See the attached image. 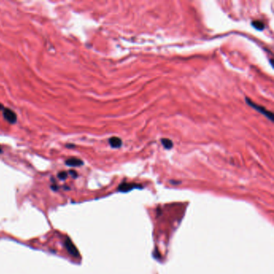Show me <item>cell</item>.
Returning a JSON list of instances; mask_svg holds the SVG:
<instances>
[{"mask_svg": "<svg viewBox=\"0 0 274 274\" xmlns=\"http://www.w3.org/2000/svg\"><path fill=\"white\" fill-rule=\"evenodd\" d=\"M65 244V247L67 248V250L69 253V254L73 256H75V257H78L79 256V252L77 251V248L75 247V245L73 244V243L69 239H67V240L64 243Z\"/></svg>", "mask_w": 274, "mask_h": 274, "instance_id": "cell-3", "label": "cell"}, {"mask_svg": "<svg viewBox=\"0 0 274 274\" xmlns=\"http://www.w3.org/2000/svg\"><path fill=\"white\" fill-rule=\"evenodd\" d=\"M2 114H3V117L5 120H7L11 124H14L16 122L17 116L11 109L4 108V109L2 110Z\"/></svg>", "mask_w": 274, "mask_h": 274, "instance_id": "cell-2", "label": "cell"}, {"mask_svg": "<svg viewBox=\"0 0 274 274\" xmlns=\"http://www.w3.org/2000/svg\"><path fill=\"white\" fill-rule=\"evenodd\" d=\"M109 145L113 148L120 147L122 144V140L119 138H117V137H112V138H110L109 140Z\"/></svg>", "mask_w": 274, "mask_h": 274, "instance_id": "cell-5", "label": "cell"}, {"mask_svg": "<svg viewBox=\"0 0 274 274\" xmlns=\"http://www.w3.org/2000/svg\"><path fill=\"white\" fill-rule=\"evenodd\" d=\"M161 141H162V145H163L166 149H167V150H169V149H171V148L173 147V142H172V141H171L170 139H167V138H162Z\"/></svg>", "mask_w": 274, "mask_h": 274, "instance_id": "cell-7", "label": "cell"}, {"mask_svg": "<svg viewBox=\"0 0 274 274\" xmlns=\"http://www.w3.org/2000/svg\"><path fill=\"white\" fill-rule=\"evenodd\" d=\"M0 153H2V148H1V146H0Z\"/></svg>", "mask_w": 274, "mask_h": 274, "instance_id": "cell-12", "label": "cell"}, {"mask_svg": "<svg viewBox=\"0 0 274 274\" xmlns=\"http://www.w3.org/2000/svg\"><path fill=\"white\" fill-rule=\"evenodd\" d=\"M135 187H138V186H135L134 184H132V183H122L121 185L119 186V191H128L132 190L133 188H134Z\"/></svg>", "mask_w": 274, "mask_h": 274, "instance_id": "cell-6", "label": "cell"}, {"mask_svg": "<svg viewBox=\"0 0 274 274\" xmlns=\"http://www.w3.org/2000/svg\"><path fill=\"white\" fill-rule=\"evenodd\" d=\"M246 101H247V103H248V105H249V106H252V107L255 109L256 110H257L258 112L261 113L262 114L265 115V116H266L267 117H269V119L271 120V121H272V120H273V114H272V113L269 112V110L266 109L264 108V107H261V106L256 105L255 103H253V101H251L250 99L246 98Z\"/></svg>", "mask_w": 274, "mask_h": 274, "instance_id": "cell-1", "label": "cell"}, {"mask_svg": "<svg viewBox=\"0 0 274 274\" xmlns=\"http://www.w3.org/2000/svg\"><path fill=\"white\" fill-rule=\"evenodd\" d=\"M4 109V107H3V106H2V105H1V104H0V110H3Z\"/></svg>", "mask_w": 274, "mask_h": 274, "instance_id": "cell-11", "label": "cell"}, {"mask_svg": "<svg viewBox=\"0 0 274 274\" xmlns=\"http://www.w3.org/2000/svg\"><path fill=\"white\" fill-rule=\"evenodd\" d=\"M253 24V26L256 28V29H257V30H263L264 28H265V24L264 23L260 20H255V21H253L252 23Z\"/></svg>", "mask_w": 274, "mask_h": 274, "instance_id": "cell-8", "label": "cell"}, {"mask_svg": "<svg viewBox=\"0 0 274 274\" xmlns=\"http://www.w3.org/2000/svg\"><path fill=\"white\" fill-rule=\"evenodd\" d=\"M70 174L71 175H73V176H74V178H76V177H77V172H76V171H70Z\"/></svg>", "mask_w": 274, "mask_h": 274, "instance_id": "cell-10", "label": "cell"}, {"mask_svg": "<svg viewBox=\"0 0 274 274\" xmlns=\"http://www.w3.org/2000/svg\"><path fill=\"white\" fill-rule=\"evenodd\" d=\"M67 176H68V174L65 171H61L60 173L58 174V178L61 180H64L66 178H67Z\"/></svg>", "mask_w": 274, "mask_h": 274, "instance_id": "cell-9", "label": "cell"}, {"mask_svg": "<svg viewBox=\"0 0 274 274\" xmlns=\"http://www.w3.org/2000/svg\"><path fill=\"white\" fill-rule=\"evenodd\" d=\"M66 165L69 166H80L84 164L82 160L77 158H71L66 160Z\"/></svg>", "mask_w": 274, "mask_h": 274, "instance_id": "cell-4", "label": "cell"}]
</instances>
